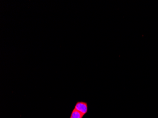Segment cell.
Returning <instances> with one entry per match:
<instances>
[{"label":"cell","instance_id":"2","mask_svg":"<svg viewBox=\"0 0 158 118\" xmlns=\"http://www.w3.org/2000/svg\"><path fill=\"white\" fill-rule=\"evenodd\" d=\"M84 115L78 112L75 109H73L71 112L70 118H83Z\"/></svg>","mask_w":158,"mask_h":118},{"label":"cell","instance_id":"1","mask_svg":"<svg viewBox=\"0 0 158 118\" xmlns=\"http://www.w3.org/2000/svg\"><path fill=\"white\" fill-rule=\"evenodd\" d=\"M74 109L85 115L88 111V103L84 101H77L75 104Z\"/></svg>","mask_w":158,"mask_h":118}]
</instances>
